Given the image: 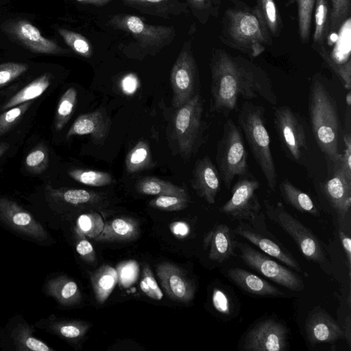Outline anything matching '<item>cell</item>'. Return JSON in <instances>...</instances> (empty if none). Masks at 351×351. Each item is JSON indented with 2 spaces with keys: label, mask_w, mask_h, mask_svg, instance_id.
I'll return each mask as SVG.
<instances>
[{
  "label": "cell",
  "mask_w": 351,
  "mask_h": 351,
  "mask_svg": "<svg viewBox=\"0 0 351 351\" xmlns=\"http://www.w3.org/2000/svg\"><path fill=\"white\" fill-rule=\"evenodd\" d=\"M210 67L212 111L228 116L237 107L239 97H261L276 104L277 97L268 75L250 60L215 49Z\"/></svg>",
  "instance_id": "obj_1"
},
{
  "label": "cell",
  "mask_w": 351,
  "mask_h": 351,
  "mask_svg": "<svg viewBox=\"0 0 351 351\" xmlns=\"http://www.w3.org/2000/svg\"><path fill=\"white\" fill-rule=\"evenodd\" d=\"M308 112L312 132L321 151L332 162L340 160L341 130L337 106L331 93L318 80L311 85Z\"/></svg>",
  "instance_id": "obj_2"
},
{
  "label": "cell",
  "mask_w": 351,
  "mask_h": 351,
  "mask_svg": "<svg viewBox=\"0 0 351 351\" xmlns=\"http://www.w3.org/2000/svg\"><path fill=\"white\" fill-rule=\"evenodd\" d=\"M221 39L252 57L261 54L270 44V34L254 10L228 8L223 18Z\"/></svg>",
  "instance_id": "obj_3"
},
{
  "label": "cell",
  "mask_w": 351,
  "mask_h": 351,
  "mask_svg": "<svg viewBox=\"0 0 351 351\" xmlns=\"http://www.w3.org/2000/svg\"><path fill=\"white\" fill-rule=\"evenodd\" d=\"M238 123L267 186L275 191L277 173L270 148V138L265 126L263 106L245 101L238 114Z\"/></svg>",
  "instance_id": "obj_4"
},
{
  "label": "cell",
  "mask_w": 351,
  "mask_h": 351,
  "mask_svg": "<svg viewBox=\"0 0 351 351\" xmlns=\"http://www.w3.org/2000/svg\"><path fill=\"white\" fill-rule=\"evenodd\" d=\"M264 204L269 219L293 239L304 257L319 264L327 274H330L331 269L325 252L316 235L291 215L281 202L272 204L265 200Z\"/></svg>",
  "instance_id": "obj_5"
},
{
  "label": "cell",
  "mask_w": 351,
  "mask_h": 351,
  "mask_svg": "<svg viewBox=\"0 0 351 351\" xmlns=\"http://www.w3.org/2000/svg\"><path fill=\"white\" fill-rule=\"evenodd\" d=\"M220 178L228 189L236 176L247 174V151L239 127L231 119L223 125V134L216 154Z\"/></svg>",
  "instance_id": "obj_6"
},
{
  "label": "cell",
  "mask_w": 351,
  "mask_h": 351,
  "mask_svg": "<svg viewBox=\"0 0 351 351\" xmlns=\"http://www.w3.org/2000/svg\"><path fill=\"white\" fill-rule=\"evenodd\" d=\"M107 23L114 29L131 34L140 48L151 54H156L169 45L176 36L173 26L149 25L132 14L112 15Z\"/></svg>",
  "instance_id": "obj_7"
},
{
  "label": "cell",
  "mask_w": 351,
  "mask_h": 351,
  "mask_svg": "<svg viewBox=\"0 0 351 351\" xmlns=\"http://www.w3.org/2000/svg\"><path fill=\"white\" fill-rule=\"evenodd\" d=\"M203 102L196 93L178 108L173 117V132L181 156L188 158L200 142L203 134Z\"/></svg>",
  "instance_id": "obj_8"
},
{
  "label": "cell",
  "mask_w": 351,
  "mask_h": 351,
  "mask_svg": "<svg viewBox=\"0 0 351 351\" xmlns=\"http://www.w3.org/2000/svg\"><path fill=\"white\" fill-rule=\"evenodd\" d=\"M250 222H239L233 232L291 269L298 272L302 271L299 263L291 253L267 231L263 213H260Z\"/></svg>",
  "instance_id": "obj_9"
},
{
  "label": "cell",
  "mask_w": 351,
  "mask_h": 351,
  "mask_svg": "<svg viewBox=\"0 0 351 351\" xmlns=\"http://www.w3.org/2000/svg\"><path fill=\"white\" fill-rule=\"evenodd\" d=\"M236 247L240 252V257L244 263L276 283L294 291L304 289L302 279L295 272L278 263L248 244L236 242Z\"/></svg>",
  "instance_id": "obj_10"
},
{
  "label": "cell",
  "mask_w": 351,
  "mask_h": 351,
  "mask_svg": "<svg viewBox=\"0 0 351 351\" xmlns=\"http://www.w3.org/2000/svg\"><path fill=\"white\" fill-rule=\"evenodd\" d=\"M259 187L260 182L251 174L239 177L232 188L230 198L221 206L220 212L233 219L252 221L261 213L256 193Z\"/></svg>",
  "instance_id": "obj_11"
},
{
  "label": "cell",
  "mask_w": 351,
  "mask_h": 351,
  "mask_svg": "<svg viewBox=\"0 0 351 351\" xmlns=\"http://www.w3.org/2000/svg\"><path fill=\"white\" fill-rule=\"evenodd\" d=\"M170 82L175 108H178L195 95L198 71L191 40L184 43L171 69Z\"/></svg>",
  "instance_id": "obj_12"
},
{
  "label": "cell",
  "mask_w": 351,
  "mask_h": 351,
  "mask_svg": "<svg viewBox=\"0 0 351 351\" xmlns=\"http://www.w3.org/2000/svg\"><path fill=\"white\" fill-rule=\"evenodd\" d=\"M274 121L281 143L295 160H300L308 149L301 119L291 108L284 106L275 109Z\"/></svg>",
  "instance_id": "obj_13"
},
{
  "label": "cell",
  "mask_w": 351,
  "mask_h": 351,
  "mask_svg": "<svg viewBox=\"0 0 351 351\" xmlns=\"http://www.w3.org/2000/svg\"><path fill=\"white\" fill-rule=\"evenodd\" d=\"M288 329L279 320H261L245 336L243 349L247 351H284L287 348Z\"/></svg>",
  "instance_id": "obj_14"
},
{
  "label": "cell",
  "mask_w": 351,
  "mask_h": 351,
  "mask_svg": "<svg viewBox=\"0 0 351 351\" xmlns=\"http://www.w3.org/2000/svg\"><path fill=\"white\" fill-rule=\"evenodd\" d=\"M333 162L332 173L323 184L322 191L336 215L339 228L346 230L351 209V179L346 176L340 160Z\"/></svg>",
  "instance_id": "obj_15"
},
{
  "label": "cell",
  "mask_w": 351,
  "mask_h": 351,
  "mask_svg": "<svg viewBox=\"0 0 351 351\" xmlns=\"http://www.w3.org/2000/svg\"><path fill=\"white\" fill-rule=\"evenodd\" d=\"M156 275L165 293L180 302H191L195 294V285L186 274L173 263L162 262L156 267Z\"/></svg>",
  "instance_id": "obj_16"
},
{
  "label": "cell",
  "mask_w": 351,
  "mask_h": 351,
  "mask_svg": "<svg viewBox=\"0 0 351 351\" xmlns=\"http://www.w3.org/2000/svg\"><path fill=\"white\" fill-rule=\"evenodd\" d=\"M7 34L33 52L63 54L68 52L55 41L44 37L38 29L25 20L11 21L5 27Z\"/></svg>",
  "instance_id": "obj_17"
},
{
  "label": "cell",
  "mask_w": 351,
  "mask_h": 351,
  "mask_svg": "<svg viewBox=\"0 0 351 351\" xmlns=\"http://www.w3.org/2000/svg\"><path fill=\"white\" fill-rule=\"evenodd\" d=\"M304 329L312 346L322 343H334L343 338V330L324 308L315 306L308 314Z\"/></svg>",
  "instance_id": "obj_18"
},
{
  "label": "cell",
  "mask_w": 351,
  "mask_h": 351,
  "mask_svg": "<svg viewBox=\"0 0 351 351\" xmlns=\"http://www.w3.org/2000/svg\"><path fill=\"white\" fill-rule=\"evenodd\" d=\"M221 178L218 169L209 156L198 159L194 166L191 186L198 196L208 204L215 202L220 189Z\"/></svg>",
  "instance_id": "obj_19"
},
{
  "label": "cell",
  "mask_w": 351,
  "mask_h": 351,
  "mask_svg": "<svg viewBox=\"0 0 351 351\" xmlns=\"http://www.w3.org/2000/svg\"><path fill=\"white\" fill-rule=\"evenodd\" d=\"M0 216L14 229L29 237L40 241L47 239V232L41 225L29 213L8 199L0 198Z\"/></svg>",
  "instance_id": "obj_20"
},
{
  "label": "cell",
  "mask_w": 351,
  "mask_h": 351,
  "mask_svg": "<svg viewBox=\"0 0 351 351\" xmlns=\"http://www.w3.org/2000/svg\"><path fill=\"white\" fill-rule=\"evenodd\" d=\"M236 242L229 226L217 223L205 234L203 246L210 260L221 263L234 254Z\"/></svg>",
  "instance_id": "obj_21"
},
{
  "label": "cell",
  "mask_w": 351,
  "mask_h": 351,
  "mask_svg": "<svg viewBox=\"0 0 351 351\" xmlns=\"http://www.w3.org/2000/svg\"><path fill=\"white\" fill-rule=\"evenodd\" d=\"M110 122L104 112L98 110L79 116L69 130L66 137L89 134L96 142L101 143L107 136Z\"/></svg>",
  "instance_id": "obj_22"
},
{
  "label": "cell",
  "mask_w": 351,
  "mask_h": 351,
  "mask_svg": "<svg viewBox=\"0 0 351 351\" xmlns=\"http://www.w3.org/2000/svg\"><path fill=\"white\" fill-rule=\"evenodd\" d=\"M227 276L238 287L251 294L261 297H283L285 295L267 280L241 268L229 269Z\"/></svg>",
  "instance_id": "obj_23"
},
{
  "label": "cell",
  "mask_w": 351,
  "mask_h": 351,
  "mask_svg": "<svg viewBox=\"0 0 351 351\" xmlns=\"http://www.w3.org/2000/svg\"><path fill=\"white\" fill-rule=\"evenodd\" d=\"M122 2L143 14L163 19L178 16L186 11V4L180 0H122Z\"/></svg>",
  "instance_id": "obj_24"
},
{
  "label": "cell",
  "mask_w": 351,
  "mask_h": 351,
  "mask_svg": "<svg viewBox=\"0 0 351 351\" xmlns=\"http://www.w3.org/2000/svg\"><path fill=\"white\" fill-rule=\"evenodd\" d=\"M138 235L137 221L130 217H121L104 223L103 230L95 240L99 242L130 241Z\"/></svg>",
  "instance_id": "obj_25"
},
{
  "label": "cell",
  "mask_w": 351,
  "mask_h": 351,
  "mask_svg": "<svg viewBox=\"0 0 351 351\" xmlns=\"http://www.w3.org/2000/svg\"><path fill=\"white\" fill-rule=\"evenodd\" d=\"M53 191L66 204L81 208H99L106 203V197L104 194L92 191L80 189H61L53 190Z\"/></svg>",
  "instance_id": "obj_26"
},
{
  "label": "cell",
  "mask_w": 351,
  "mask_h": 351,
  "mask_svg": "<svg viewBox=\"0 0 351 351\" xmlns=\"http://www.w3.org/2000/svg\"><path fill=\"white\" fill-rule=\"evenodd\" d=\"M280 191L284 200L297 210L314 217L320 215L311 197L295 186L289 180L284 179L281 182Z\"/></svg>",
  "instance_id": "obj_27"
},
{
  "label": "cell",
  "mask_w": 351,
  "mask_h": 351,
  "mask_svg": "<svg viewBox=\"0 0 351 351\" xmlns=\"http://www.w3.org/2000/svg\"><path fill=\"white\" fill-rule=\"evenodd\" d=\"M118 280L117 271L104 265L90 275V281L95 298L98 303L104 304L112 292Z\"/></svg>",
  "instance_id": "obj_28"
},
{
  "label": "cell",
  "mask_w": 351,
  "mask_h": 351,
  "mask_svg": "<svg viewBox=\"0 0 351 351\" xmlns=\"http://www.w3.org/2000/svg\"><path fill=\"white\" fill-rule=\"evenodd\" d=\"M136 189L139 193L147 195H188L184 188L152 176L144 177L139 180L136 182Z\"/></svg>",
  "instance_id": "obj_29"
},
{
  "label": "cell",
  "mask_w": 351,
  "mask_h": 351,
  "mask_svg": "<svg viewBox=\"0 0 351 351\" xmlns=\"http://www.w3.org/2000/svg\"><path fill=\"white\" fill-rule=\"evenodd\" d=\"M51 81V75L50 73H45L40 75L13 95L5 103L3 108L10 109L40 97L49 86Z\"/></svg>",
  "instance_id": "obj_30"
},
{
  "label": "cell",
  "mask_w": 351,
  "mask_h": 351,
  "mask_svg": "<svg viewBox=\"0 0 351 351\" xmlns=\"http://www.w3.org/2000/svg\"><path fill=\"white\" fill-rule=\"evenodd\" d=\"M270 35L278 36L281 21L274 0H257L253 9Z\"/></svg>",
  "instance_id": "obj_31"
},
{
  "label": "cell",
  "mask_w": 351,
  "mask_h": 351,
  "mask_svg": "<svg viewBox=\"0 0 351 351\" xmlns=\"http://www.w3.org/2000/svg\"><path fill=\"white\" fill-rule=\"evenodd\" d=\"M152 164L150 149L144 141H138L126 156L125 167L129 173H137L150 168Z\"/></svg>",
  "instance_id": "obj_32"
},
{
  "label": "cell",
  "mask_w": 351,
  "mask_h": 351,
  "mask_svg": "<svg viewBox=\"0 0 351 351\" xmlns=\"http://www.w3.org/2000/svg\"><path fill=\"white\" fill-rule=\"evenodd\" d=\"M330 8L328 0H315L313 43L317 48L323 46L329 29Z\"/></svg>",
  "instance_id": "obj_33"
},
{
  "label": "cell",
  "mask_w": 351,
  "mask_h": 351,
  "mask_svg": "<svg viewBox=\"0 0 351 351\" xmlns=\"http://www.w3.org/2000/svg\"><path fill=\"white\" fill-rule=\"evenodd\" d=\"M68 174L77 182L91 186H104L113 181L109 173L97 170L73 169L69 171Z\"/></svg>",
  "instance_id": "obj_34"
},
{
  "label": "cell",
  "mask_w": 351,
  "mask_h": 351,
  "mask_svg": "<svg viewBox=\"0 0 351 351\" xmlns=\"http://www.w3.org/2000/svg\"><path fill=\"white\" fill-rule=\"evenodd\" d=\"M77 102V91L71 87L68 88L60 97L55 120L57 130H61L69 121Z\"/></svg>",
  "instance_id": "obj_35"
},
{
  "label": "cell",
  "mask_w": 351,
  "mask_h": 351,
  "mask_svg": "<svg viewBox=\"0 0 351 351\" xmlns=\"http://www.w3.org/2000/svg\"><path fill=\"white\" fill-rule=\"evenodd\" d=\"M318 51L330 69L341 80L343 87L350 90L351 87V60L343 62L335 58H331L329 52L322 46Z\"/></svg>",
  "instance_id": "obj_36"
},
{
  "label": "cell",
  "mask_w": 351,
  "mask_h": 351,
  "mask_svg": "<svg viewBox=\"0 0 351 351\" xmlns=\"http://www.w3.org/2000/svg\"><path fill=\"white\" fill-rule=\"evenodd\" d=\"M298 5V30L301 40H309L315 0H296Z\"/></svg>",
  "instance_id": "obj_37"
},
{
  "label": "cell",
  "mask_w": 351,
  "mask_h": 351,
  "mask_svg": "<svg viewBox=\"0 0 351 351\" xmlns=\"http://www.w3.org/2000/svg\"><path fill=\"white\" fill-rule=\"evenodd\" d=\"M104 223L99 214L95 212L84 213L79 216L77 227L80 234L95 239L101 232Z\"/></svg>",
  "instance_id": "obj_38"
},
{
  "label": "cell",
  "mask_w": 351,
  "mask_h": 351,
  "mask_svg": "<svg viewBox=\"0 0 351 351\" xmlns=\"http://www.w3.org/2000/svg\"><path fill=\"white\" fill-rule=\"evenodd\" d=\"M58 33L66 44L75 53L84 58H90L93 54L91 45L87 38L79 33L59 28Z\"/></svg>",
  "instance_id": "obj_39"
},
{
  "label": "cell",
  "mask_w": 351,
  "mask_h": 351,
  "mask_svg": "<svg viewBox=\"0 0 351 351\" xmlns=\"http://www.w3.org/2000/svg\"><path fill=\"white\" fill-rule=\"evenodd\" d=\"M190 198L188 195H158L149 202V206L165 211H177L186 208Z\"/></svg>",
  "instance_id": "obj_40"
},
{
  "label": "cell",
  "mask_w": 351,
  "mask_h": 351,
  "mask_svg": "<svg viewBox=\"0 0 351 351\" xmlns=\"http://www.w3.org/2000/svg\"><path fill=\"white\" fill-rule=\"evenodd\" d=\"M351 14V0H331L329 29L338 30Z\"/></svg>",
  "instance_id": "obj_41"
},
{
  "label": "cell",
  "mask_w": 351,
  "mask_h": 351,
  "mask_svg": "<svg viewBox=\"0 0 351 351\" xmlns=\"http://www.w3.org/2000/svg\"><path fill=\"white\" fill-rule=\"evenodd\" d=\"M49 163V154L44 145H38L25 158L26 169L32 173L39 174L45 171Z\"/></svg>",
  "instance_id": "obj_42"
},
{
  "label": "cell",
  "mask_w": 351,
  "mask_h": 351,
  "mask_svg": "<svg viewBox=\"0 0 351 351\" xmlns=\"http://www.w3.org/2000/svg\"><path fill=\"white\" fill-rule=\"evenodd\" d=\"M31 104V101H26L0 114V137L7 133L19 121Z\"/></svg>",
  "instance_id": "obj_43"
},
{
  "label": "cell",
  "mask_w": 351,
  "mask_h": 351,
  "mask_svg": "<svg viewBox=\"0 0 351 351\" xmlns=\"http://www.w3.org/2000/svg\"><path fill=\"white\" fill-rule=\"evenodd\" d=\"M140 288L143 293L153 300H160L163 297L162 291L158 285L151 268L146 263L143 265Z\"/></svg>",
  "instance_id": "obj_44"
},
{
  "label": "cell",
  "mask_w": 351,
  "mask_h": 351,
  "mask_svg": "<svg viewBox=\"0 0 351 351\" xmlns=\"http://www.w3.org/2000/svg\"><path fill=\"white\" fill-rule=\"evenodd\" d=\"M59 299L64 304H75L81 300V293L76 282L69 279H62L58 283L56 289Z\"/></svg>",
  "instance_id": "obj_45"
},
{
  "label": "cell",
  "mask_w": 351,
  "mask_h": 351,
  "mask_svg": "<svg viewBox=\"0 0 351 351\" xmlns=\"http://www.w3.org/2000/svg\"><path fill=\"white\" fill-rule=\"evenodd\" d=\"M346 130L343 132L344 143L343 152L340 158L341 165L346 176L351 179V136H350V107L348 106Z\"/></svg>",
  "instance_id": "obj_46"
},
{
  "label": "cell",
  "mask_w": 351,
  "mask_h": 351,
  "mask_svg": "<svg viewBox=\"0 0 351 351\" xmlns=\"http://www.w3.org/2000/svg\"><path fill=\"white\" fill-rule=\"evenodd\" d=\"M27 69L28 66L23 63L6 62L0 64V86L14 80Z\"/></svg>",
  "instance_id": "obj_47"
},
{
  "label": "cell",
  "mask_w": 351,
  "mask_h": 351,
  "mask_svg": "<svg viewBox=\"0 0 351 351\" xmlns=\"http://www.w3.org/2000/svg\"><path fill=\"white\" fill-rule=\"evenodd\" d=\"M90 325L82 322H72L62 325L60 328L61 335L69 339H77L83 337Z\"/></svg>",
  "instance_id": "obj_48"
},
{
  "label": "cell",
  "mask_w": 351,
  "mask_h": 351,
  "mask_svg": "<svg viewBox=\"0 0 351 351\" xmlns=\"http://www.w3.org/2000/svg\"><path fill=\"white\" fill-rule=\"evenodd\" d=\"M212 303L215 309L222 315L230 313V300L228 295L221 289L215 288L212 293Z\"/></svg>",
  "instance_id": "obj_49"
},
{
  "label": "cell",
  "mask_w": 351,
  "mask_h": 351,
  "mask_svg": "<svg viewBox=\"0 0 351 351\" xmlns=\"http://www.w3.org/2000/svg\"><path fill=\"white\" fill-rule=\"evenodd\" d=\"M80 239L76 244V251L81 258L89 264L96 262V254L92 244L84 235L80 234Z\"/></svg>",
  "instance_id": "obj_50"
},
{
  "label": "cell",
  "mask_w": 351,
  "mask_h": 351,
  "mask_svg": "<svg viewBox=\"0 0 351 351\" xmlns=\"http://www.w3.org/2000/svg\"><path fill=\"white\" fill-rule=\"evenodd\" d=\"M346 229L339 228V236L341 242L343 249L345 252L347 265L349 271V277L350 278L351 274V239L350 236L347 234Z\"/></svg>",
  "instance_id": "obj_51"
},
{
  "label": "cell",
  "mask_w": 351,
  "mask_h": 351,
  "mask_svg": "<svg viewBox=\"0 0 351 351\" xmlns=\"http://www.w3.org/2000/svg\"><path fill=\"white\" fill-rule=\"evenodd\" d=\"M169 229L172 234L178 239H184L190 233V226L184 221H173L171 223Z\"/></svg>",
  "instance_id": "obj_52"
},
{
  "label": "cell",
  "mask_w": 351,
  "mask_h": 351,
  "mask_svg": "<svg viewBox=\"0 0 351 351\" xmlns=\"http://www.w3.org/2000/svg\"><path fill=\"white\" fill-rule=\"evenodd\" d=\"M138 86L137 79L132 75L125 76L121 82V88L126 94L134 93Z\"/></svg>",
  "instance_id": "obj_53"
},
{
  "label": "cell",
  "mask_w": 351,
  "mask_h": 351,
  "mask_svg": "<svg viewBox=\"0 0 351 351\" xmlns=\"http://www.w3.org/2000/svg\"><path fill=\"white\" fill-rule=\"evenodd\" d=\"M26 346L30 350L35 351H49L50 350L46 344L34 337L27 339Z\"/></svg>",
  "instance_id": "obj_54"
},
{
  "label": "cell",
  "mask_w": 351,
  "mask_h": 351,
  "mask_svg": "<svg viewBox=\"0 0 351 351\" xmlns=\"http://www.w3.org/2000/svg\"><path fill=\"white\" fill-rule=\"evenodd\" d=\"M343 338L346 339L348 347L351 346V317L348 314L345 320V330H343Z\"/></svg>",
  "instance_id": "obj_55"
},
{
  "label": "cell",
  "mask_w": 351,
  "mask_h": 351,
  "mask_svg": "<svg viewBox=\"0 0 351 351\" xmlns=\"http://www.w3.org/2000/svg\"><path fill=\"white\" fill-rule=\"evenodd\" d=\"M77 1L84 3L93 5L95 6H104L109 3L112 0H76Z\"/></svg>",
  "instance_id": "obj_56"
},
{
  "label": "cell",
  "mask_w": 351,
  "mask_h": 351,
  "mask_svg": "<svg viewBox=\"0 0 351 351\" xmlns=\"http://www.w3.org/2000/svg\"><path fill=\"white\" fill-rule=\"evenodd\" d=\"M10 144L5 142L0 143V158L8 150Z\"/></svg>",
  "instance_id": "obj_57"
},
{
  "label": "cell",
  "mask_w": 351,
  "mask_h": 351,
  "mask_svg": "<svg viewBox=\"0 0 351 351\" xmlns=\"http://www.w3.org/2000/svg\"><path fill=\"white\" fill-rule=\"evenodd\" d=\"M346 104H347V106L350 107L351 106V93H350V90H348L346 96Z\"/></svg>",
  "instance_id": "obj_58"
},
{
  "label": "cell",
  "mask_w": 351,
  "mask_h": 351,
  "mask_svg": "<svg viewBox=\"0 0 351 351\" xmlns=\"http://www.w3.org/2000/svg\"><path fill=\"white\" fill-rule=\"evenodd\" d=\"M231 1H235V0H231Z\"/></svg>",
  "instance_id": "obj_59"
}]
</instances>
